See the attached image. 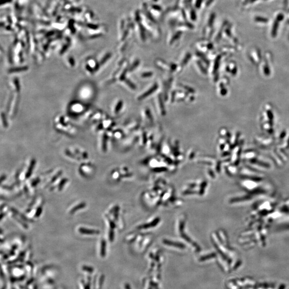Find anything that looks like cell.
Segmentation results:
<instances>
[{
	"instance_id": "1",
	"label": "cell",
	"mask_w": 289,
	"mask_h": 289,
	"mask_svg": "<svg viewBox=\"0 0 289 289\" xmlns=\"http://www.w3.org/2000/svg\"><path fill=\"white\" fill-rule=\"evenodd\" d=\"M79 231L82 234H86V235H94V234L99 233V231L97 230L88 229L83 228V227L80 228L79 229Z\"/></svg>"
},
{
	"instance_id": "5",
	"label": "cell",
	"mask_w": 289,
	"mask_h": 289,
	"mask_svg": "<svg viewBox=\"0 0 289 289\" xmlns=\"http://www.w3.org/2000/svg\"><path fill=\"white\" fill-rule=\"evenodd\" d=\"M66 180H66V179H63V180H62V182L61 183V184L59 185V190H61V189H62L63 186V185H64V184H65V183L66 182Z\"/></svg>"
},
{
	"instance_id": "2",
	"label": "cell",
	"mask_w": 289,
	"mask_h": 289,
	"mask_svg": "<svg viewBox=\"0 0 289 289\" xmlns=\"http://www.w3.org/2000/svg\"><path fill=\"white\" fill-rule=\"evenodd\" d=\"M157 85H155L153 87H152L150 90H149V91H148L147 92L144 93L142 96L140 97L139 99L140 100L144 99L145 97H147L148 96H149V95H151L152 93L154 92V91H155V90L157 89Z\"/></svg>"
},
{
	"instance_id": "3",
	"label": "cell",
	"mask_w": 289,
	"mask_h": 289,
	"mask_svg": "<svg viewBox=\"0 0 289 289\" xmlns=\"http://www.w3.org/2000/svg\"><path fill=\"white\" fill-rule=\"evenodd\" d=\"M34 165H35V161L32 162L31 166H30V168H29V169H28V171H27V173H26V178H29L31 176L32 173V170H33V167H34Z\"/></svg>"
},
{
	"instance_id": "6",
	"label": "cell",
	"mask_w": 289,
	"mask_h": 289,
	"mask_svg": "<svg viewBox=\"0 0 289 289\" xmlns=\"http://www.w3.org/2000/svg\"><path fill=\"white\" fill-rule=\"evenodd\" d=\"M11 1V0H1V5H2L3 3L10 2Z\"/></svg>"
},
{
	"instance_id": "8",
	"label": "cell",
	"mask_w": 289,
	"mask_h": 289,
	"mask_svg": "<svg viewBox=\"0 0 289 289\" xmlns=\"http://www.w3.org/2000/svg\"><path fill=\"white\" fill-rule=\"evenodd\" d=\"M77 1H79V0H77Z\"/></svg>"
},
{
	"instance_id": "4",
	"label": "cell",
	"mask_w": 289,
	"mask_h": 289,
	"mask_svg": "<svg viewBox=\"0 0 289 289\" xmlns=\"http://www.w3.org/2000/svg\"><path fill=\"white\" fill-rule=\"evenodd\" d=\"M85 206V204H84V203L79 204L77 206L74 207V208L71 210V213H74V212H75L76 211H77L78 209H79L83 208H84Z\"/></svg>"
},
{
	"instance_id": "7",
	"label": "cell",
	"mask_w": 289,
	"mask_h": 289,
	"mask_svg": "<svg viewBox=\"0 0 289 289\" xmlns=\"http://www.w3.org/2000/svg\"><path fill=\"white\" fill-rule=\"evenodd\" d=\"M151 75H152V74H151V73H148V74H144V75H143V76H144V77H146V76H151Z\"/></svg>"
}]
</instances>
